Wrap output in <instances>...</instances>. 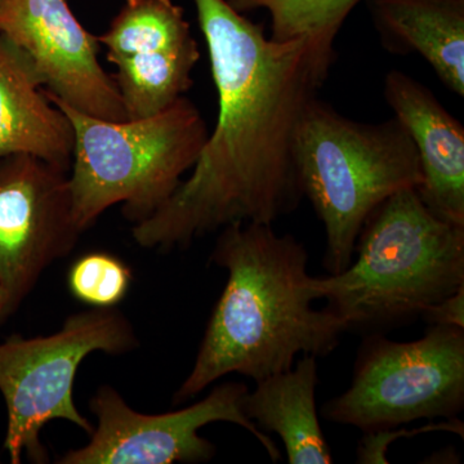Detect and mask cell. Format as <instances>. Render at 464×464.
<instances>
[{
	"instance_id": "obj_2",
	"label": "cell",
	"mask_w": 464,
	"mask_h": 464,
	"mask_svg": "<svg viewBox=\"0 0 464 464\" xmlns=\"http://www.w3.org/2000/svg\"><path fill=\"white\" fill-rule=\"evenodd\" d=\"M210 261L227 271V283L174 404L225 375L262 381L289 371L298 353L328 356L340 344L346 324L328 308L311 306L308 253L292 235L237 222L222 228Z\"/></svg>"
},
{
	"instance_id": "obj_7",
	"label": "cell",
	"mask_w": 464,
	"mask_h": 464,
	"mask_svg": "<svg viewBox=\"0 0 464 464\" xmlns=\"http://www.w3.org/2000/svg\"><path fill=\"white\" fill-rule=\"evenodd\" d=\"M464 406V329L431 325L420 340L366 338L346 392L324 405L331 422L364 432L456 418Z\"/></svg>"
},
{
	"instance_id": "obj_19",
	"label": "cell",
	"mask_w": 464,
	"mask_h": 464,
	"mask_svg": "<svg viewBox=\"0 0 464 464\" xmlns=\"http://www.w3.org/2000/svg\"><path fill=\"white\" fill-rule=\"evenodd\" d=\"M422 317L430 325H451L464 329V286L427 308Z\"/></svg>"
},
{
	"instance_id": "obj_10",
	"label": "cell",
	"mask_w": 464,
	"mask_h": 464,
	"mask_svg": "<svg viewBox=\"0 0 464 464\" xmlns=\"http://www.w3.org/2000/svg\"><path fill=\"white\" fill-rule=\"evenodd\" d=\"M127 119L149 118L190 90L200 58L182 7L172 0H125L99 36Z\"/></svg>"
},
{
	"instance_id": "obj_9",
	"label": "cell",
	"mask_w": 464,
	"mask_h": 464,
	"mask_svg": "<svg viewBox=\"0 0 464 464\" xmlns=\"http://www.w3.org/2000/svg\"><path fill=\"white\" fill-rule=\"evenodd\" d=\"M82 234L67 170L33 155L0 159V328Z\"/></svg>"
},
{
	"instance_id": "obj_13",
	"label": "cell",
	"mask_w": 464,
	"mask_h": 464,
	"mask_svg": "<svg viewBox=\"0 0 464 464\" xmlns=\"http://www.w3.org/2000/svg\"><path fill=\"white\" fill-rule=\"evenodd\" d=\"M74 130L29 58L0 34V159L33 155L70 172Z\"/></svg>"
},
{
	"instance_id": "obj_3",
	"label": "cell",
	"mask_w": 464,
	"mask_h": 464,
	"mask_svg": "<svg viewBox=\"0 0 464 464\" xmlns=\"http://www.w3.org/2000/svg\"><path fill=\"white\" fill-rule=\"evenodd\" d=\"M355 253L342 273L311 279L347 331L408 323L464 286V226L432 213L415 188L375 208Z\"/></svg>"
},
{
	"instance_id": "obj_14",
	"label": "cell",
	"mask_w": 464,
	"mask_h": 464,
	"mask_svg": "<svg viewBox=\"0 0 464 464\" xmlns=\"http://www.w3.org/2000/svg\"><path fill=\"white\" fill-rule=\"evenodd\" d=\"M369 7L384 50L420 54L464 96V0H369Z\"/></svg>"
},
{
	"instance_id": "obj_20",
	"label": "cell",
	"mask_w": 464,
	"mask_h": 464,
	"mask_svg": "<svg viewBox=\"0 0 464 464\" xmlns=\"http://www.w3.org/2000/svg\"><path fill=\"white\" fill-rule=\"evenodd\" d=\"M8 0H0V9H2L3 7H5V3H7Z\"/></svg>"
},
{
	"instance_id": "obj_8",
	"label": "cell",
	"mask_w": 464,
	"mask_h": 464,
	"mask_svg": "<svg viewBox=\"0 0 464 464\" xmlns=\"http://www.w3.org/2000/svg\"><path fill=\"white\" fill-rule=\"evenodd\" d=\"M248 387L226 382L215 387L197 404L164 414H142L134 411L123 396L103 384L90 401L97 418L96 429L84 447L63 454L58 464H172L209 462L217 448L201 438V427L213 422L235 423L261 442L274 462L280 451L244 413Z\"/></svg>"
},
{
	"instance_id": "obj_12",
	"label": "cell",
	"mask_w": 464,
	"mask_h": 464,
	"mask_svg": "<svg viewBox=\"0 0 464 464\" xmlns=\"http://www.w3.org/2000/svg\"><path fill=\"white\" fill-rule=\"evenodd\" d=\"M383 96L393 116L411 134L423 179L418 195L445 221L464 226V127L429 87L391 70Z\"/></svg>"
},
{
	"instance_id": "obj_4",
	"label": "cell",
	"mask_w": 464,
	"mask_h": 464,
	"mask_svg": "<svg viewBox=\"0 0 464 464\" xmlns=\"http://www.w3.org/2000/svg\"><path fill=\"white\" fill-rule=\"evenodd\" d=\"M295 160L304 197L325 231L324 267L332 275L353 262L360 231L375 208L422 183L411 134L395 116L364 123L342 115L319 97L308 106Z\"/></svg>"
},
{
	"instance_id": "obj_16",
	"label": "cell",
	"mask_w": 464,
	"mask_h": 464,
	"mask_svg": "<svg viewBox=\"0 0 464 464\" xmlns=\"http://www.w3.org/2000/svg\"><path fill=\"white\" fill-rule=\"evenodd\" d=\"M239 14L265 9L270 38L276 42L308 39L334 50L344 21L362 0H226Z\"/></svg>"
},
{
	"instance_id": "obj_1",
	"label": "cell",
	"mask_w": 464,
	"mask_h": 464,
	"mask_svg": "<svg viewBox=\"0 0 464 464\" xmlns=\"http://www.w3.org/2000/svg\"><path fill=\"white\" fill-rule=\"evenodd\" d=\"M218 93V116L191 174L154 215L133 225L142 248H188L237 222L274 225L304 198L295 160L308 106L335 50L276 42L226 0H194Z\"/></svg>"
},
{
	"instance_id": "obj_11",
	"label": "cell",
	"mask_w": 464,
	"mask_h": 464,
	"mask_svg": "<svg viewBox=\"0 0 464 464\" xmlns=\"http://www.w3.org/2000/svg\"><path fill=\"white\" fill-rule=\"evenodd\" d=\"M0 34L29 58L52 97L94 118L127 121L114 79L100 63L99 36L66 0H8L0 9Z\"/></svg>"
},
{
	"instance_id": "obj_17",
	"label": "cell",
	"mask_w": 464,
	"mask_h": 464,
	"mask_svg": "<svg viewBox=\"0 0 464 464\" xmlns=\"http://www.w3.org/2000/svg\"><path fill=\"white\" fill-rule=\"evenodd\" d=\"M133 275L128 265L108 252L76 259L67 276L72 297L91 307H115L128 295Z\"/></svg>"
},
{
	"instance_id": "obj_5",
	"label": "cell",
	"mask_w": 464,
	"mask_h": 464,
	"mask_svg": "<svg viewBox=\"0 0 464 464\" xmlns=\"http://www.w3.org/2000/svg\"><path fill=\"white\" fill-rule=\"evenodd\" d=\"M48 97L74 130L69 181L83 232L115 204L133 225L154 215L197 163L209 134L200 110L185 96L158 114L121 121L94 118Z\"/></svg>"
},
{
	"instance_id": "obj_15",
	"label": "cell",
	"mask_w": 464,
	"mask_h": 464,
	"mask_svg": "<svg viewBox=\"0 0 464 464\" xmlns=\"http://www.w3.org/2000/svg\"><path fill=\"white\" fill-rule=\"evenodd\" d=\"M243 401L244 413L261 431L282 439L290 464H331V448L317 418L319 383L315 356L304 355L289 371L256 382Z\"/></svg>"
},
{
	"instance_id": "obj_18",
	"label": "cell",
	"mask_w": 464,
	"mask_h": 464,
	"mask_svg": "<svg viewBox=\"0 0 464 464\" xmlns=\"http://www.w3.org/2000/svg\"><path fill=\"white\" fill-rule=\"evenodd\" d=\"M431 431H448L464 436L463 423L456 418H450L447 422L431 423L424 426L422 429L414 430V431L392 432L391 430H382V431L365 432L364 439L360 442L357 449V463L380 464L387 463V447L391 442L395 441L400 436L420 435L423 432Z\"/></svg>"
},
{
	"instance_id": "obj_6",
	"label": "cell",
	"mask_w": 464,
	"mask_h": 464,
	"mask_svg": "<svg viewBox=\"0 0 464 464\" xmlns=\"http://www.w3.org/2000/svg\"><path fill=\"white\" fill-rule=\"evenodd\" d=\"M139 346L132 323L116 307L72 314L53 334H12L2 342L0 393L7 408L3 450L11 463L20 464L24 456L35 464L50 462L41 432L51 420H67L91 435L93 426L72 396L79 366L97 351L119 356Z\"/></svg>"
}]
</instances>
